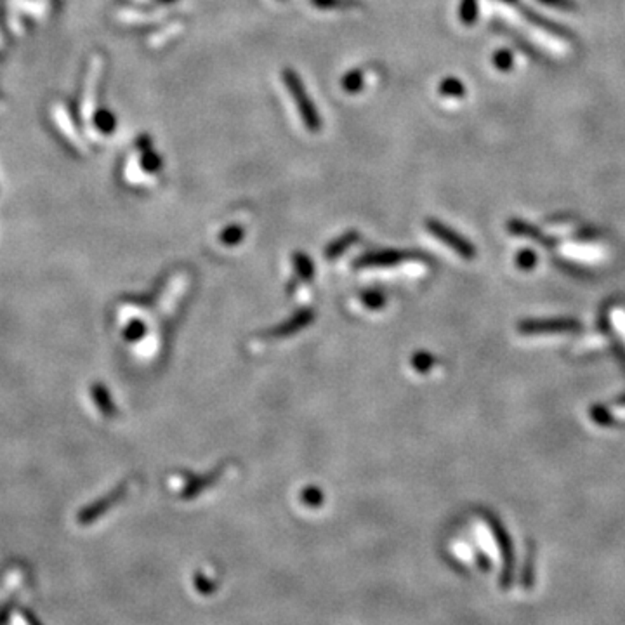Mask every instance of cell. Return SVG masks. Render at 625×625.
Here are the masks:
<instances>
[{"instance_id": "6da1fadb", "label": "cell", "mask_w": 625, "mask_h": 625, "mask_svg": "<svg viewBox=\"0 0 625 625\" xmlns=\"http://www.w3.org/2000/svg\"><path fill=\"white\" fill-rule=\"evenodd\" d=\"M282 79H283V84H285V89L289 91L290 99H292L294 104H296L297 114H299V116H301L306 131L320 132L321 123H323L321 122V116H320V114H318L311 96H309L308 89H306V85L301 80V77L297 75L296 70L285 68L282 73Z\"/></svg>"}, {"instance_id": "7a4b0ae2", "label": "cell", "mask_w": 625, "mask_h": 625, "mask_svg": "<svg viewBox=\"0 0 625 625\" xmlns=\"http://www.w3.org/2000/svg\"><path fill=\"white\" fill-rule=\"evenodd\" d=\"M426 228H428V231L433 233V235L436 236L440 242H443L450 248H453V250H455L457 254H460L462 258H465V259L475 258V247H472L468 240L462 238L460 235H457L455 231L450 230L448 226L441 224L440 221L428 219L426 221Z\"/></svg>"}, {"instance_id": "3957f363", "label": "cell", "mask_w": 625, "mask_h": 625, "mask_svg": "<svg viewBox=\"0 0 625 625\" xmlns=\"http://www.w3.org/2000/svg\"><path fill=\"white\" fill-rule=\"evenodd\" d=\"M405 258V254L402 252H380V254H367L362 259L356 261V266H384L387 262H396L399 259Z\"/></svg>"}, {"instance_id": "277c9868", "label": "cell", "mask_w": 625, "mask_h": 625, "mask_svg": "<svg viewBox=\"0 0 625 625\" xmlns=\"http://www.w3.org/2000/svg\"><path fill=\"white\" fill-rule=\"evenodd\" d=\"M311 318H313V314L309 313V311L299 313L297 316L294 318V320L289 321V323H285V325H282V327L275 328L273 332L270 333V337H285V336H290V333H294V332H296V330L306 327V325H308L309 321H311Z\"/></svg>"}, {"instance_id": "5b68a950", "label": "cell", "mask_w": 625, "mask_h": 625, "mask_svg": "<svg viewBox=\"0 0 625 625\" xmlns=\"http://www.w3.org/2000/svg\"><path fill=\"white\" fill-rule=\"evenodd\" d=\"M441 96L445 98H453V99H460L465 96V87L462 84V80L455 79V77H446L440 82V87H438Z\"/></svg>"}, {"instance_id": "8992f818", "label": "cell", "mask_w": 625, "mask_h": 625, "mask_svg": "<svg viewBox=\"0 0 625 625\" xmlns=\"http://www.w3.org/2000/svg\"><path fill=\"white\" fill-rule=\"evenodd\" d=\"M341 87L343 91L349 92V94H356L363 89V72L362 70H353V72H348L341 80Z\"/></svg>"}, {"instance_id": "52a82bcc", "label": "cell", "mask_w": 625, "mask_h": 625, "mask_svg": "<svg viewBox=\"0 0 625 625\" xmlns=\"http://www.w3.org/2000/svg\"><path fill=\"white\" fill-rule=\"evenodd\" d=\"M480 14V6L477 0H462L459 7V18L464 25H475Z\"/></svg>"}, {"instance_id": "ba28073f", "label": "cell", "mask_w": 625, "mask_h": 625, "mask_svg": "<svg viewBox=\"0 0 625 625\" xmlns=\"http://www.w3.org/2000/svg\"><path fill=\"white\" fill-rule=\"evenodd\" d=\"M492 61H494L495 68L499 70V72H504V73L511 72L512 66H514V56H512V52L509 49L495 50Z\"/></svg>"}, {"instance_id": "9c48e42d", "label": "cell", "mask_w": 625, "mask_h": 625, "mask_svg": "<svg viewBox=\"0 0 625 625\" xmlns=\"http://www.w3.org/2000/svg\"><path fill=\"white\" fill-rule=\"evenodd\" d=\"M311 4L316 9L332 11V9H345V7H356L360 2L356 0H311Z\"/></svg>"}, {"instance_id": "30bf717a", "label": "cell", "mask_w": 625, "mask_h": 625, "mask_svg": "<svg viewBox=\"0 0 625 625\" xmlns=\"http://www.w3.org/2000/svg\"><path fill=\"white\" fill-rule=\"evenodd\" d=\"M356 240H358L356 233H349V235H344L343 238L337 240V242H333L332 245L328 247L327 255H328V258H336V255H339L341 252H344L345 247H349V245H351V243H355Z\"/></svg>"}, {"instance_id": "8fae6325", "label": "cell", "mask_w": 625, "mask_h": 625, "mask_svg": "<svg viewBox=\"0 0 625 625\" xmlns=\"http://www.w3.org/2000/svg\"><path fill=\"white\" fill-rule=\"evenodd\" d=\"M193 582H195V589H197V591L200 592V594H204V596H207V594H212V592L217 591V585L214 584V582L209 580V578L201 575V573H198V575H195V578H193Z\"/></svg>"}, {"instance_id": "7c38bea8", "label": "cell", "mask_w": 625, "mask_h": 625, "mask_svg": "<svg viewBox=\"0 0 625 625\" xmlns=\"http://www.w3.org/2000/svg\"><path fill=\"white\" fill-rule=\"evenodd\" d=\"M243 236V230L240 226H230L226 231L221 235V242L226 243V245H235L242 240Z\"/></svg>"}, {"instance_id": "4fadbf2b", "label": "cell", "mask_w": 625, "mask_h": 625, "mask_svg": "<svg viewBox=\"0 0 625 625\" xmlns=\"http://www.w3.org/2000/svg\"><path fill=\"white\" fill-rule=\"evenodd\" d=\"M296 264H297L299 273L302 275V278H304V280H309V278H311V275H313L311 261H309V259L306 258V255L297 254L296 255Z\"/></svg>"}, {"instance_id": "5bb4252c", "label": "cell", "mask_w": 625, "mask_h": 625, "mask_svg": "<svg viewBox=\"0 0 625 625\" xmlns=\"http://www.w3.org/2000/svg\"><path fill=\"white\" fill-rule=\"evenodd\" d=\"M538 2L546 4L549 7H556L560 11H575L577 4L573 0H538Z\"/></svg>"}, {"instance_id": "9a60e30c", "label": "cell", "mask_w": 625, "mask_h": 625, "mask_svg": "<svg viewBox=\"0 0 625 625\" xmlns=\"http://www.w3.org/2000/svg\"><path fill=\"white\" fill-rule=\"evenodd\" d=\"M143 164H145V169L157 172V170L162 167V160H160V157L155 153V151H148V153L145 155V160H143Z\"/></svg>"}, {"instance_id": "2e32d148", "label": "cell", "mask_w": 625, "mask_h": 625, "mask_svg": "<svg viewBox=\"0 0 625 625\" xmlns=\"http://www.w3.org/2000/svg\"><path fill=\"white\" fill-rule=\"evenodd\" d=\"M302 499H304V504H308V506H320L321 504V494L318 490H314V488H308L304 492V495H302Z\"/></svg>"}, {"instance_id": "e0dca14e", "label": "cell", "mask_w": 625, "mask_h": 625, "mask_svg": "<svg viewBox=\"0 0 625 625\" xmlns=\"http://www.w3.org/2000/svg\"><path fill=\"white\" fill-rule=\"evenodd\" d=\"M551 327L553 328H572V327H577V325H573V323H570V321H563V323H554V325H551ZM543 328H547V325H526V330H543Z\"/></svg>"}, {"instance_id": "ac0fdd59", "label": "cell", "mask_w": 625, "mask_h": 625, "mask_svg": "<svg viewBox=\"0 0 625 625\" xmlns=\"http://www.w3.org/2000/svg\"><path fill=\"white\" fill-rule=\"evenodd\" d=\"M363 299L367 301L368 308H380L384 302V296H380V294H367Z\"/></svg>"}, {"instance_id": "d6986e66", "label": "cell", "mask_w": 625, "mask_h": 625, "mask_svg": "<svg viewBox=\"0 0 625 625\" xmlns=\"http://www.w3.org/2000/svg\"><path fill=\"white\" fill-rule=\"evenodd\" d=\"M502 2H514V0H502Z\"/></svg>"}]
</instances>
